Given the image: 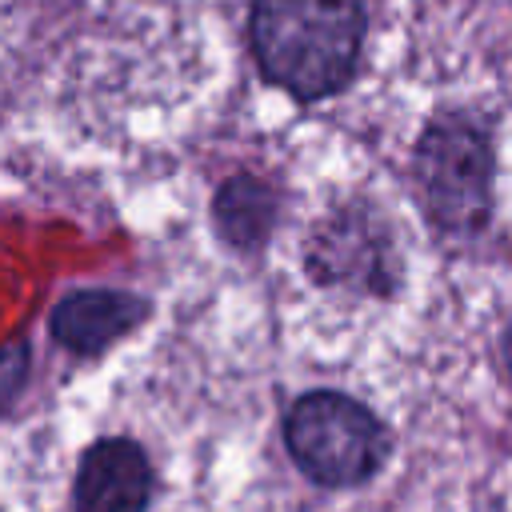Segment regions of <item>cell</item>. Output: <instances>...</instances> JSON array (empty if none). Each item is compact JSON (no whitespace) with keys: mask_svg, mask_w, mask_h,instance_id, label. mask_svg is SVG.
Instances as JSON below:
<instances>
[{"mask_svg":"<svg viewBox=\"0 0 512 512\" xmlns=\"http://www.w3.org/2000/svg\"><path fill=\"white\" fill-rule=\"evenodd\" d=\"M364 40L356 0H256L252 48L268 80L300 100L344 88Z\"/></svg>","mask_w":512,"mask_h":512,"instance_id":"cell-1","label":"cell"},{"mask_svg":"<svg viewBox=\"0 0 512 512\" xmlns=\"http://www.w3.org/2000/svg\"><path fill=\"white\" fill-rule=\"evenodd\" d=\"M320 256V272L340 276V280H356V284H384V256L388 248L376 240V232L368 224L344 220L340 228H332V236L324 240Z\"/></svg>","mask_w":512,"mask_h":512,"instance_id":"cell-7","label":"cell"},{"mask_svg":"<svg viewBox=\"0 0 512 512\" xmlns=\"http://www.w3.org/2000/svg\"><path fill=\"white\" fill-rule=\"evenodd\" d=\"M504 360H508V368H512V328H508V336H504Z\"/></svg>","mask_w":512,"mask_h":512,"instance_id":"cell-8","label":"cell"},{"mask_svg":"<svg viewBox=\"0 0 512 512\" xmlns=\"http://www.w3.org/2000/svg\"><path fill=\"white\" fill-rule=\"evenodd\" d=\"M152 496V468L132 440H100L84 452L76 472V512H144Z\"/></svg>","mask_w":512,"mask_h":512,"instance_id":"cell-4","label":"cell"},{"mask_svg":"<svg viewBox=\"0 0 512 512\" xmlns=\"http://www.w3.org/2000/svg\"><path fill=\"white\" fill-rule=\"evenodd\" d=\"M140 312L144 304L128 292H112V288L72 292L52 312V336L72 352H100L120 332H128L140 320Z\"/></svg>","mask_w":512,"mask_h":512,"instance_id":"cell-5","label":"cell"},{"mask_svg":"<svg viewBox=\"0 0 512 512\" xmlns=\"http://www.w3.org/2000/svg\"><path fill=\"white\" fill-rule=\"evenodd\" d=\"M272 212H276L272 192L252 176L228 180L220 188V196H216V224L236 248L260 244L268 236V228H272Z\"/></svg>","mask_w":512,"mask_h":512,"instance_id":"cell-6","label":"cell"},{"mask_svg":"<svg viewBox=\"0 0 512 512\" xmlns=\"http://www.w3.org/2000/svg\"><path fill=\"white\" fill-rule=\"evenodd\" d=\"M416 180L436 228L464 236L488 220L492 148L484 128L464 116L436 120L416 148Z\"/></svg>","mask_w":512,"mask_h":512,"instance_id":"cell-3","label":"cell"},{"mask_svg":"<svg viewBox=\"0 0 512 512\" xmlns=\"http://www.w3.org/2000/svg\"><path fill=\"white\" fill-rule=\"evenodd\" d=\"M284 440L296 468L328 488H348L368 480L388 452L376 416L340 392L300 396L284 420Z\"/></svg>","mask_w":512,"mask_h":512,"instance_id":"cell-2","label":"cell"}]
</instances>
